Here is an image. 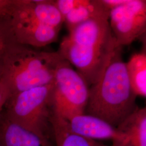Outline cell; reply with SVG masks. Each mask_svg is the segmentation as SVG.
<instances>
[{
  "label": "cell",
  "mask_w": 146,
  "mask_h": 146,
  "mask_svg": "<svg viewBox=\"0 0 146 146\" xmlns=\"http://www.w3.org/2000/svg\"><path fill=\"white\" fill-rule=\"evenodd\" d=\"M62 58L58 50H36L13 42L0 56V82L11 96L52 84L56 66Z\"/></svg>",
  "instance_id": "7a4b0ae2"
},
{
  "label": "cell",
  "mask_w": 146,
  "mask_h": 146,
  "mask_svg": "<svg viewBox=\"0 0 146 146\" xmlns=\"http://www.w3.org/2000/svg\"><path fill=\"white\" fill-rule=\"evenodd\" d=\"M112 146H146V108L137 107L116 127Z\"/></svg>",
  "instance_id": "30bf717a"
},
{
  "label": "cell",
  "mask_w": 146,
  "mask_h": 146,
  "mask_svg": "<svg viewBox=\"0 0 146 146\" xmlns=\"http://www.w3.org/2000/svg\"><path fill=\"white\" fill-rule=\"evenodd\" d=\"M67 120L71 131L89 139L112 140L116 135V128L92 115L84 114Z\"/></svg>",
  "instance_id": "8fae6325"
},
{
  "label": "cell",
  "mask_w": 146,
  "mask_h": 146,
  "mask_svg": "<svg viewBox=\"0 0 146 146\" xmlns=\"http://www.w3.org/2000/svg\"><path fill=\"white\" fill-rule=\"evenodd\" d=\"M10 14L30 19L59 30L64 23L63 17L53 0H14Z\"/></svg>",
  "instance_id": "9c48e42d"
},
{
  "label": "cell",
  "mask_w": 146,
  "mask_h": 146,
  "mask_svg": "<svg viewBox=\"0 0 146 146\" xmlns=\"http://www.w3.org/2000/svg\"><path fill=\"white\" fill-rule=\"evenodd\" d=\"M53 88L54 82L11 95L5 105V117L48 140Z\"/></svg>",
  "instance_id": "3957f363"
},
{
  "label": "cell",
  "mask_w": 146,
  "mask_h": 146,
  "mask_svg": "<svg viewBox=\"0 0 146 146\" xmlns=\"http://www.w3.org/2000/svg\"><path fill=\"white\" fill-rule=\"evenodd\" d=\"M118 47H96L78 44L68 37L61 42L58 52L77 68L89 87L97 82Z\"/></svg>",
  "instance_id": "5b68a950"
},
{
  "label": "cell",
  "mask_w": 146,
  "mask_h": 146,
  "mask_svg": "<svg viewBox=\"0 0 146 146\" xmlns=\"http://www.w3.org/2000/svg\"><path fill=\"white\" fill-rule=\"evenodd\" d=\"M50 122L56 146H107L74 133L67 120L52 113Z\"/></svg>",
  "instance_id": "5bb4252c"
},
{
  "label": "cell",
  "mask_w": 146,
  "mask_h": 146,
  "mask_svg": "<svg viewBox=\"0 0 146 146\" xmlns=\"http://www.w3.org/2000/svg\"><path fill=\"white\" fill-rule=\"evenodd\" d=\"M0 146H2V145H1V142H0Z\"/></svg>",
  "instance_id": "d6986e66"
},
{
  "label": "cell",
  "mask_w": 146,
  "mask_h": 146,
  "mask_svg": "<svg viewBox=\"0 0 146 146\" xmlns=\"http://www.w3.org/2000/svg\"><path fill=\"white\" fill-rule=\"evenodd\" d=\"M125 67L133 92L136 96L146 98V48L132 55Z\"/></svg>",
  "instance_id": "9a60e30c"
},
{
  "label": "cell",
  "mask_w": 146,
  "mask_h": 146,
  "mask_svg": "<svg viewBox=\"0 0 146 146\" xmlns=\"http://www.w3.org/2000/svg\"><path fill=\"white\" fill-rule=\"evenodd\" d=\"M110 11L103 0H78L76 7L64 17V23L69 31L74 27L90 19L109 20Z\"/></svg>",
  "instance_id": "4fadbf2b"
},
{
  "label": "cell",
  "mask_w": 146,
  "mask_h": 146,
  "mask_svg": "<svg viewBox=\"0 0 146 146\" xmlns=\"http://www.w3.org/2000/svg\"><path fill=\"white\" fill-rule=\"evenodd\" d=\"M89 94V87L83 77L63 58L55 69L52 113L66 120L84 114Z\"/></svg>",
  "instance_id": "277c9868"
},
{
  "label": "cell",
  "mask_w": 146,
  "mask_h": 146,
  "mask_svg": "<svg viewBox=\"0 0 146 146\" xmlns=\"http://www.w3.org/2000/svg\"><path fill=\"white\" fill-rule=\"evenodd\" d=\"M2 19H0V56L7 47L15 42L7 18L5 17V20Z\"/></svg>",
  "instance_id": "2e32d148"
},
{
  "label": "cell",
  "mask_w": 146,
  "mask_h": 146,
  "mask_svg": "<svg viewBox=\"0 0 146 146\" xmlns=\"http://www.w3.org/2000/svg\"><path fill=\"white\" fill-rule=\"evenodd\" d=\"M14 0H0V19L8 15Z\"/></svg>",
  "instance_id": "ac0fdd59"
},
{
  "label": "cell",
  "mask_w": 146,
  "mask_h": 146,
  "mask_svg": "<svg viewBox=\"0 0 146 146\" xmlns=\"http://www.w3.org/2000/svg\"><path fill=\"white\" fill-rule=\"evenodd\" d=\"M69 32L67 36L78 44L96 47H117L108 20L90 19L74 27Z\"/></svg>",
  "instance_id": "ba28073f"
},
{
  "label": "cell",
  "mask_w": 146,
  "mask_h": 146,
  "mask_svg": "<svg viewBox=\"0 0 146 146\" xmlns=\"http://www.w3.org/2000/svg\"><path fill=\"white\" fill-rule=\"evenodd\" d=\"M110 20L117 46L131 44L146 34V1L129 0L111 9Z\"/></svg>",
  "instance_id": "8992f818"
},
{
  "label": "cell",
  "mask_w": 146,
  "mask_h": 146,
  "mask_svg": "<svg viewBox=\"0 0 146 146\" xmlns=\"http://www.w3.org/2000/svg\"><path fill=\"white\" fill-rule=\"evenodd\" d=\"M10 97L11 94L8 89L0 82V113Z\"/></svg>",
  "instance_id": "e0dca14e"
},
{
  "label": "cell",
  "mask_w": 146,
  "mask_h": 146,
  "mask_svg": "<svg viewBox=\"0 0 146 146\" xmlns=\"http://www.w3.org/2000/svg\"><path fill=\"white\" fill-rule=\"evenodd\" d=\"M0 142L2 146H50L49 140L5 117L0 121Z\"/></svg>",
  "instance_id": "7c38bea8"
},
{
  "label": "cell",
  "mask_w": 146,
  "mask_h": 146,
  "mask_svg": "<svg viewBox=\"0 0 146 146\" xmlns=\"http://www.w3.org/2000/svg\"><path fill=\"white\" fill-rule=\"evenodd\" d=\"M118 47L99 81L89 88L87 114L97 117L116 128L137 107Z\"/></svg>",
  "instance_id": "6da1fadb"
},
{
  "label": "cell",
  "mask_w": 146,
  "mask_h": 146,
  "mask_svg": "<svg viewBox=\"0 0 146 146\" xmlns=\"http://www.w3.org/2000/svg\"><path fill=\"white\" fill-rule=\"evenodd\" d=\"M16 43L29 47H44L55 42L60 30L30 19L10 14L6 16Z\"/></svg>",
  "instance_id": "52a82bcc"
}]
</instances>
